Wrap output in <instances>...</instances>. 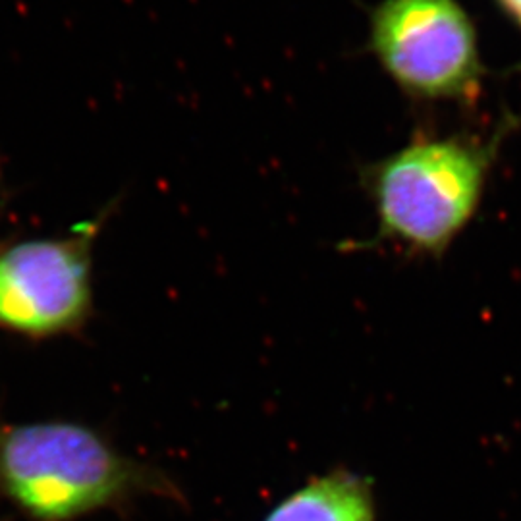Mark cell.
<instances>
[{
    "instance_id": "6da1fadb",
    "label": "cell",
    "mask_w": 521,
    "mask_h": 521,
    "mask_svg": "<svg viewBox=\"0 0 521 521\" xmlns=\"http://www.w3.org/2000/svg\"><path fill=\"white\" fill-rule=\"evenodd\" d=\"M165 487L93 429L0 423V498L32 521H71Z\"/></svg>"
},
{
    "instance_id": "7a4b0ae2",
    "label": "cell",
    "mask_w": 521,
    "mask_h": 521,
    "mask_svg": "<svg viewBox=\"0 0 521 521\" xmlns=\"http://www.w3.org/2000/svg\"><path fill=\"white\" fill-rule=\"evenodd\" d=\"M490 137H417L361 172L379 238L413 251L440 255L481 205L488 174L508 134Z\"/></svg>"
},
{
    "instance_id": "3957f363",
    "label": "cell",
    "mask_w": 521,
    "mask_h": 521,
    "mask_svg": "<svg viewBox=\"0 0 521 521\" xmlns=\"http://www.w3.org/2000/svg\"><path fill=\"white\" fill-rule=\"evenodd\" d=\"M369 49L413 99L473 105L481 95L487 70L458 0H383L369 14Z\"/></svg>"
},
{
    "instance_id": "277c9868",
    "label": "cell",
    "mask_w": 521,
    "mask_h": 521,
    "mask_svg": "<svg viewBox=\"0 0 521 521\" xmlns=\"http://www.w3.org/2000/svg\"><path fill=\"white\" fill-rule=\"evenodd\" d=\"M109 213L66 236L0 245V328L49 338L83 327L93 306V245Z\"/></svg>"
},
{
    "instance_id": "5b68a950",
    "label": "cell",
    "mask_w": 521,
    "mask_h": 521,
    "mask_svg": "<svg viewBox=\"0 0 521 521\" xmlns=\"http://www.w3.org/2000/svg\"><path fill=\"white\" fill-rule=\"evenodd\" d=\"M265 521H374V504L364 479L338 471L294 492Z\"/></svg>"
},
{
    "instance_id": "8992f818",
    "label": "cell",
    "mask_w": 521,
    "mask_h": 521,
    "mask_svg": "<svg viewBox=\"0 0 521 521\" xmlns=\"http://www.w3.org/2000/svg\"><path fill=\"white\" fill-rule=\"evenodd\" d=\"M497 3L506 12V16L521 27V0H497Z\"/></svg>"
}]
</instances>
